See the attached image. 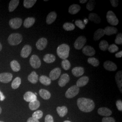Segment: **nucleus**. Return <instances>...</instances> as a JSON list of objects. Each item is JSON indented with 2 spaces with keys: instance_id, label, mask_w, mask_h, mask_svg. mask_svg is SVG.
<instances>
[{
  "instance_id": "nucleus-41",
  "label": "nucleus",
  "mask_w": 122,
  "mask_h": 122,
  "mask_svg": "<svg viewBox=\"0 0 122 122\" xmlns=\"http://www.w3.org/2000/svg\"><path fill=\"white\" fill-rule=\"evenodd\" d=\"M43 116V113L41 110H37L35 112L32 114V118L36 120H38L42 118Z\"/></svg>"
},
{
  "instance_id": "nucleus-44",
  "label": "nucleus",
  "mask_w": 122,
  "mask_h": 122,
  "mask_svg": "<svg viewBox=\"0 0 122 122\" xmlns=\"http://www.w3.org/2000/svg\"><path fill=\"white\" fill-rule=\"evenodd\" d=\"M75 25L81 30H83L85 28V23L81 20H76L75 21Z\"/></svg>"
},
{
  "instance_id": "nucleus-42",
  "label": "nucleus",
  "mask_w": 122,
  "mask_h": 122,
  "mask_svg": "<svg viewBox=\"0 0 122 122\" xmlns=\"http://www.w3.org/2000/svg\"><path fill=\"white\" fill-rule=\"evenodd\" d=\"M71 63L68 60L65 59L61 61V66L65 70H68L71 67Z\"/></svg>"
},
{
  "instance_id": "nucleus-52",
  "label": "nucleus",
  "mask_w": 122,
  "mask_h": 122,
  "mask_svg": "<svg viewBox=\"0 0 122 122\" xmlns=\"http://www.w3.org/2000/svg\"><path fill=\"white\" fill-rule=\"evenodd\" d=\"M0 100H3L5 99L4 96L3 95L2 93L0 91Z\"/></svg>"
},
{
  "instance_id": "nucleus-17",
  "label": "nucleus",
  "mask_w": 122,
  "mask_h": 122,
  "mask_svg": "<svg viewBox=\"0 0 122 122\" xmlns=\"http://www.w3.org/2000/svg\"><path fill=\"white\" fill-rule=\"evenodd\" d=\"M98 113L101 116L108 117L111 115L112 113L109 109L106 107H101L98 110Z\"/></svg>"
},
{
  "instance_id": "nucleus-57",
  "label": "nucleus",
  "mask_w": 122,
  "mask_h": 122,
  "mask_svg": "<svg viewBox=\"0 0 122 122\" xmlns=\"http://www.w3.org/2000/svg\"><path fill=\"white\" fill-rule=\"evenodd\" d=\"M0 122H3V121H0Z\"/></svg>"
},
{
  "instance_id": "nucleus-39",
  "label": "nucleus",
  "mask_w": 122,
  "mask_h": 122,
  "mask_svg": "<svg viewBox=\"0 0 122 122\" xmlns=\"http://www.w3.org/2000/svg\"><path fill=\"white\" fill-rule=\"evenodd\" d=\"M63 28L65 30L72 31L73 30L75 29V26L73 24L67 22L64 24L63 25Z\"/></svg>"
},
{
  "instance_id": "nucleus-53",
  "label": "nucleus",
  "mask_w": 122,
  "mask_h": 122,
  "mask_svg": "<svg viewBox=\"0 0 122 122\" xmlns=\"http://www.w3.org/2000/svg\"><path fill=\"white\" fill-rule=\"evenodd\" d=\"M87 2V0H80V2L81 4H84L85 3Z\"/></svg>"
},
{
  "instance_id": "nucleus-38",
  "label": "nucleus",
  "mask_w": 122,
  "mask_h": 122,
  "mask_svg": "<svg viewBox=\"0 0 122 122\" xmlns=\"http://www.w3.org/2000/svg\"><path fill=\"white\" fill-rule=\"evenodd\" d=\"M109 46V45L108 42L105 40L101 41L99 44V48H100V50L103 51H105L107 50Z\"/></svg>"
},
{
  "instance_id": "nucleus-16",
  "label": "nucleus",
  "mask_w": 122,
  "mask_h": 122,
  "mask_svg": "<svg viewBox=\"0 0 122 122\" xmlns=\"http://www.w3.org/2000/svg\"><path fill=\"white\" fill-rule=\"evenodd\" d=\"M24 99L26 102H30L37 100V96L35 94L31 92H26L24 95Z\"/></svg>"
},
{
  "instance_id": "nucleus-1",
  "label": "nucleus",
  "mask_w": 122,
  "mask_h": 122,
  "mask_svg": "<svg viewBox=\"0 0 122 122\" xmlns=\"http://www.w3.org/2000/svg\"><path fill=\"white\" fill-rule=\"evenodd\" d=\"M77 104L80 110L86 113L92 112L95 107V104L93 100L85 98H79Z\"/></svg>"
},
{
  "instance_id": "nucleus-3",
  "label": "nucleus",
  "mask_w": 122,
  "mask_h": 122,
  "mask_svg": "<svg viewBox=\"0 0 122 122\" xmlns=\"http://www.w3.org/2000/svg\"><path fill=\"white\" fill-rule=\"evenodd\" d=\"M22 36L19 33H13L10 35L8 38L9 44L12 45H17L22 42Z\"/></svg>"
},
{
  "instance_id": "nucleus-37",
  "label": "nucleus",
  "mask_w": 122,
  "mask_h": 122,
  "mask_svg": "<svg viewBox=\"0 0 122 122\" xmlns=\"http://www.w3.org/2000/svg\"><path fill=\"white\" fill-rule=\"evenodd\" d=\"M36 1V0H24V6L26 8H30L33 6Z\"/></svg>"
},
{
  "instance_id": "nucleus-28",
  "label": "nucleus",
  "mask_w": 122,
  "mask_h": 122,
  "mask_svg": "<svg viewBox=\"0 0 122 122\" xmlns=\"http://www.w3.org/2000/svg\"><path fill=\"white\" fill-rule=\"evenodd\" d=\"M35 22V18H27L24 22V26L26 28H29L34 25Z\"/></svg>"
},
{
  "instance_id": "nucleus-35",
  "label": "nucleus",
  "mask_w": 122,
  "mask_h": 122,
  "mask_svg": "<svg viewBox=\"0 0 122 122\" xmlns=\"http://www.w3.org/2000/svg\"><path fill=\"white\" fill-rule=\"evenodd\" d=\"M21 80L20 78L19 77H17L13 80L12 84L11 87L13 89H16L19 88L21 84Z\"/></svg>"
},
{
  "instance_id": "nucleus-32",
  "label": "nucleus",
  "mask_w": 122,
  "mask_h": 122,
  "mask_svg": "<svg viewBox=\"0 0 122 122\" xmlns=\"http://www.w3.org/2000/svg\"><path fill=\"white\" fill-rule=\"evenodd\" d=\"M19 0H12L10 2L9 5V10L10 12H12L17 7L19 4Z\"/></svg>"
},
{
  "instance_id": "nucleus-12",
  "label": "nucleus",
  "mask_w": 122,
  "mask_h": 122,
  "mask_svg": "<svg viewBox=\"0 0 122 122\" xmlns=\"http://www.w3.org/2000/svg\"><path fill=\"white\" fill-rule=\"evenodd\" d=\"M70 81V76L68 74H62L59 80L58 84L60 87L65 86L66 84Z\"/></svg>"
},
{
  "instance_id": "nucleus-49",
  "label": "nucleus",
  "mask_w": 122,
  "mask_h": 122,
  "mask_svg": "<svg viewBox=\"0 0 122 122\" xmlns=\"http://www.w3.org/2000/svg\"><path fill=\"white\" fill-rule=\"evenodd\" d=\"M110 3L113 7H116L118 4V0H110Z\"/></svg>"
},
{
  "instance_id": "nucleus-43",
  "label": "nucleus",
  "mask_w": 122,
  "mask_h": 122,
  "mask_svg": "<svg viewBox=\"0 0 122 122\" xmlns=\"http://www.w3.org/2000/svg\"><path fill=\"white\" fill-rule=\"evenodd\" d=\"M108 50L109 52L111 53H114L117 52L118 51V48L116 45L114 44H112L109 45L108 48Z\"/></svg>"
},
{
  "instance_id": "nucleus-29",
  "label": "nucleus",
  "mask_w": 122,
  "mask_h": 122,
  "mask_svg": "<svg viewBox=\"0 0 122 122\" xmlns=\"http://www.w3.org/2000/svg\"><path fill=\"white\" fill-rule=\"evenodd\" d=\"M39 94L40 96H41L44 100H47L50 98L51 94L48 91L45 89H40L39 90Z\"/></svg>"
},
{
  "instance_id": "nucleus-34",
  "label": "nucleus",
  "mask_w": 122,
  "mask_h": 122,
  "mask_svg": "<svg viewBox=\"0 0 122 122\" xmlns=\"http://www.w3.org/2000/svg\"><path fill=\"white\" fill-rule=\"evenodd\" d=\"M10 64L11 68L14 71L17 72L20 70V66L17 61L13 60L11 61Z\"/></svg>"
},
{
  "instance_id": "nucleus-36",
  "label": "nucleus",
  "mask_w": 122,
  "mask_h": 122,
  "mask_svg": "<svg viewBox=\"0 0 122 122\" xmlns=\"http://www.w3.org/2000/svg\"><path fill=\"white\" fill-rule=\"evenodd\" d=\"M87 62L91 65L95 67H97L100 64V62L98 59H97L95 57H89L88 60H87Z\"/></svg>"
},
{
  "instance_id": "nucleus-50",
  "label": "nucleus",
  "mask_w": 122,
  "mask_h": 122,
  "mask_svg": "<svg viewBox=\"0 0 122 122\" xmlns=\"http://www.w3.org/2000/svg\"><path fill=\"white\" fill-rule=\"evenodd\" d=\"M27 122H39V121L38 120H36L32 117H30L29 118V119L27 120Z\"/></svg>"
},
{
  "instance_id": "nucleus-18",
  "label": "nucleus",
  "mask_w": 122,
  "mask_h": 122,
  "mask_svg": "<svg viewBox=\"0 0 122 122\" xmlns=\"http://www.w3.org/2000/svg\"><path fill=\"white\" fill-rule=\"evenodd\" d=\"M85 72L84 69L82 67H75L72 70V73L75 76L79 77L83 75Z\"/></svg>"
},
{
  "instance_id": "nucleus-11",
  "label": "nucleus",
  "mask_w": 122,
  "mask_h": 122,
  "mask_svg": "<svg viewBox=\"0 0 122 122\" xmlns=\"http://www.w3.org/2000/svg\"><path fill=\"white\" fill-rule=\"evenodd\" d=\"M61 73V70L60 68H55L50 71L49 73V78L52 81L56 80L59 78Z\"/></svg>"
},
{
  "instance_id": "nucleus-9",
  "label": "nucleus",
  "mask_w": 122,
  "mask_h": 122,
  "mask_svg": "<svg viewBox=\"0 0 122 122\" xmlns=\"http://www.w3.org/2000/svg\"><path fill=\"white\" fill-rule=\"evenodd\" d=\"M13 77L12 74L8 72H4L0 74V82L4 83L10 82Z\"/></svg>"
},
{
  "instance_id": "nucleus-14",
  "label": "nucleus",
  "mask_w": 122,
  "mask_h": 122,
  "mask_svg": "<svg viewBox=\"0 0 122 122\" xmlns=\"http://www.w3.org/2000/svg\"><path fill=\"white\" fill-rule=\"evenodd\" d=\"M82 52L87 56H93L96 54L95 49L91 46H85L82 49Z\"/></svg>"
},
{
  "instance_id": "nucleus-46",
  "label": "nucleus",
  "mask_w": 122,
  "mask_h": 122,
  "mask_svg": "<svg viewBox=\"0 0 122 122\" xmlns=\"http://www.w3.org/2000/svg\"><path fill=\"white\" fill-rule=\"evenodd\" d=\"M102 122H115V119L113 118L106 117L103 118L102 120Z\"/></svg>"
},
{
  "instance_id": "nucleus-10",
  "label": "nucleus",
  "mask_w": 122,
  "mask_h": 122,
  "mask_svg": "<svg viewBox=\"0 0 122 122\" xmlns=\"http://www.w3.org/2000/svg\"><path fill=\"white\" fill-rule=\"evenodd\" d=\"M48 44V40L46 38H41L39 39L36 44L37 49L39 50H43L46 48Z\"/></svg>"
},
{
  "instance_id": "nucleus-23",
  "label": "nucleus",
  "mask_w": 122,
  "mask_h": 122,
  "mask_svg": "<svg viewBox=\"0 0 122 122\" xmlns=\"http://www.w3.org/2000/svg\"><path fill=\"white\" fill-rule=\"evenodd\" d=\"M105 35L104 30L102 29H99L96 31L94 34V40L95 41L99 40Z\"/></svg>"
},
{
  "instance_id": "nucleus-33",
  "label": "nucleus",
  "mask_w": 122,
  "mask_h": 122,
  "mask_svg": "<svg viewBox=\"0 0 122 122\" xmlns=\"http://www.w3.org/2000/svg\"><path fill=\"white\" fill-rule=\"evenodd\" d=\"M40 105V102L39 100H36L30 102L29 106L30 109L31 110H35L39 108Z\"/></svg>"
},
{
  "instance_id": "nucleus-20",
  "label": "nucleus",
  "mask_w": 122,
  "mask_h": 122,
  "mask_svg": "<svg viewBox=\"0 0 122 122\" xmlns=\"http://www.w3.org/2000/svg\"><path fill=\"white\" fill-rule=\"evenodd\" d=\"M89 79L88 76H84L79 79L76 82V86L78 87H83L88 83Z\"/></svg>"
},
{
  "instance_id": "nucleus-4",
  "label": "nucleus",
  "mask_w": 122,
  "mask_h": 122,
  "mask_svg": "<svg viewBox=\"0 0 122 122\" xmlns=\"http://www.w3.org/2000/svg\"><path fill=\"white\" fill-rule=\"evenodd\" d=\"M106 19L108 22L113 26L117 25L119 21L115 14L112 10H109L106 14Z\"/></svg>"
},
{
  "instance_id": "nucleus-51",
  "label": "nucleus",
  "mask_w": 122,
  "mask_h": 122,
  "mask_svg": "<svg viewBox=\"0 0 122 122\" xmlns=\"http://www.w3.org/2000/svg\"><path fill=\"white\" fill-rule=\"evenodd\" d=\"M115 57H117V58H120V57H122V51H120V52H117L115 54Z\"/></svg>"
},
{
  "instance_id": "nucleus-26",
  "label": "nucleus",
  "mask_w": 122,
  "mask_h": 122,
  "mask_svg": "<svg viewBox=\"0 0 122 122\" xmlns=\"http://www.w3.org/2000/svg\"><path fill=\"white\" fill-rule=\"evenodd\" d=\"M28 81L33 84L37 83L39 80V76L35 71H32L30 74L28 76Z\"/></svg>"
},
{
  "instance_id": "nucleus-47",
  "label": "nucleus",
  "mask_w": 122,
  "mask_h": 122,
  "mask_svg": "<svg viewBox=\"0 0 122 122\" xmlns=\"http://www.w3.org/2000/svg\"><path fill=\"white\" fill-rule=\"evenodd\" d=\"M45 122H54L52 116L49 114L46 115L45 118Z\"/></svg>"
},
{
  "instance_id": "nucleus-48",
  "label": "nucleus",
  "mask_w": 122,
  "mask_h": 122,
  "mask_svg": "<svg viewBox=\"0 0 122 122\" xmlns=\"http://www.w3.org/2000/svg\"><path fill=\"white\" fill-rule=\"evenodd\" d=\"M116 106L118 108V110L122 111V101L121 100H118L116 103Z\"/></svg>"
},
{
  "instance_id": "nucleus-6",
  "label": "nucleus",
  "mask_w": 122,
  "mask_h": 122,
  "mask_svg": "<svg viewBox=\"0 0 122 122\" xmlns=\"http://www.w3.org/2000/svg\"><path fill=\"white\" fill-rule=\"evenodd\" d=\"M86 42V38L83 36H81L75 41L74 43V47L76 49L80 50L83 48Z\"/></svg>"
},
{
  "instance_id": "nucleus-7",
  "label": "nucleus",
  "mask_w": 122,
  "mask_h": 122,
  "mask_svg": "<svg viewBox=\"0 0 122 122\" xmlns=\"http://www.w3.org/2000/svg\"><path fill=\"white\" fill-rule=\"evenodd\" d=\"M30 62L31 66L35 69L39 68L41 65L39 57L36 55H33L31 57Z\"/></svg>"
},
{
  "instance_id": "nucleus-55",
  "label": "nucleus",
  "mask_w": 122,
  "mask_h": 122,
  "mask_svg": "<svg viewBox=\"0 0 122 122\" xmlns=\"http://www.w3.org/2000/svg\"><path fill=\"white\" fill-rule=\"evenodd\" d=\"M1 111H2V109H1V107H0V113H1Z\"/></svg>"
},
{
  "instance_id": "nucleus-45",
  "label": "nucleus",
  "mask_w": 122,
  "mask_h": 122,
  "mask_svg": "<svg viewBox=\"0 0 122 122\" xmlns=\"http://www.w3.org/2000/svg\"><path fill=\"white\" fill-rule=\"evenodd\" d=\"M115 43L117 44H122V33H119L117 35L115 39Z\"/></svg>"
},
{
  "instance_id": "nucleus-15",
  "label": "nucleus",
  "mask_w": 122,
  "mask_h": 122,
  "mask_svg": "<svg viewBox=\"0 0 122 122\" xmlns=\"http://www.w3.org/2000/svg\"><path fill=\"white\" fill-rule=\"evenodd\" d=\"M32 48L29 45H26L23 47L20 52V55L23 58H27L30 54Z\"/></svg>"
},
{
  "instance_id": "nucleus-13",
  "label": "nucleus",
  "mask_w": 122,
  "mask_h": 122,
  "mask_svg": "<svg viewBox=\"0 0 122 122\" xmlns=\"http://www.w3.org/2000/svg\"><path fill=\"white\" fill-rule=\"evenodd\" d=\"M103 66L105 69L109 71H115L118 68L114 62L110 61H105Z\"/></svg>"
},
{
  "instance_id": "nucleus-24",
  "label": "nucleus",
  "mask_w": 122,
  "mask_h": 122,
  "mask_svg": "<svg viewBox=\"0 0 122 122\" xmlns=\"http://www.w3.org/2000/svg\"><path fill=\"white\" fill-rule=\"evenodd\" d=\"M104 31L105 35L109 36L116 34L118 32V29L114 27L107 26L105 28Z\"/></svg>"
},
{
  "instance_id": "nucleus-25",
  "label": "nucleus",
  "mask_w": 122,
  "mask_h": 122,
  "mask_svg": "<svg viewBox=\"0 0 122 122\" xmlns=\"http://www.w3.org/2000/svg\"><path fill=\"white\" fill-rule=\"evenodd\" d=\"M89 19L96 24H100L101 21L100 17L96 13H90L89 15Z\"/></svg>"
},
{
  "instance_id": "nucleus-40",
  "label": "nucleus",
  "mask_w": 122,
  "mask_h": 122,
  "mask_svg": "<svg viewBox=\"0 0 122 122\" xmlns=\"http://www.w3.org/2000/svg\"><path fill=\"white\" fill-rule=\"evenodd\" d=\"M95 5H96V1L93 0H90L86 5V9L92 11L95 7Z\"/></svg>"
},
{
  "instance_id": "nucleus-8",
  "label": "nucleus",
  "mask_w": 122,
  "mask_h": 122,
  "mask_svg": "<svg viewBox=\"0 0 122 122\" xmlns=\"http://www.w3.org/2000/svg\"><path fill=\"white\" fill-rule=\"evenodd\" d=\"M22 24V20L20 18H15L11 19L9 21V25L13 29H17L20 27Z\"/></svg>"
},
{
  "instance_id": "nucleus-30",
  "label": "nucleus",
  "mask_w": 122,
  "mask_h": 122,
  "mask_svg": "<svg viewBox=\"0 0 122 122\" xmlns=\"http://www.w3.org/2000/svg\"><path fill=\"white\" fill-rule=\"evenodd\" d=\"M56 60V57L52 54H47L44 55L43 60L47 63H51Z\"/></svg>"
},
{
  "instance_id": "nucleus-5",
  "label": "nucleus",
  "mask_w": 122,
  "mask_h": 122,
  "mask_svg": "<svg viewBox=\"0 0 122 122\" xmlns=\"http://www.w3.org/2000/svg\"><path fill=\"white\" fill-rule=\"evenodd\" d=\"M80 88L76 85H74L69 88L65 93V96L67 98L71 99L76 96L79 92Z\"/></svg>"
},
{
  "instance_id": "nucleus-21",
  "label": "nucleus",
  "mask_w": 122,
  "mask_h": 122,
  "mask_svg": "<svg viewBox=\"0 0 122 122\" xmlns=\"http://www.w3.org/2000/svg\"><path fill=\"white\" fill-rule=\"evenodd\" d=\"M115 80L118 87L120 91L122 92V71H119L117 72L115 75Z\"/></svg>"
},
{
  "instance_id": "nucleus-54",
  "label": "nucleus",
  "mask_w": 122,
  "mask_h": 122,
  "mask_svg": "<svg viewBox=\"0 0 122 122\" xmlns=\"http://www.w3.org/2000/svg\"><path fill=\"white\" fill-rule=\"evenodd\" d=\"M2 46L1 44L0 43V51L2 50Z\"/></svg>"
},
{
  "instance_id": "nucleus-31",
  "label": "nucleus",
  "mask_w": 122,
  "mask_h": 122,
  "mask_svg": "<svg viewBox=\"0 0 122 122\" xmlns=\"http://www.w3.org/2000/svg\"><path fill=\"white\" fill-rule=\"evenodd\" d=\"M39 81L45 86H49L51 84V79L46 76H41L39 77Z\"/></svg>"
},
{
  "instance_id": "nucleus-56",
  "label": "nucleus",
  "mask_w": 122,
  "mask_h": 122,
  "mask_svg": "<svg viewBox=\"0 0 122 122\" xmlns=\"http://www.w3.org/2000/svg\"><path fill=\"white\" fill-rule=\"evenodd\" d=\"M63 122H70V121H68V120H66V121H64Z\"/></svg>"
},
{
  "instance_id": "nucleus-2",
  "label": "nucleus",
  "mask_w": 122,
  "mask_h": 122,
  "mask_svg": "<svg viewBox=\"0 0 122 122\" xmlns=\"http://www.w3.org/2000/svg\"><path fill=\"white\" fill-rule=\"evenodd\" d=\"M70 47L66 44H62L59 45L57 49V53L60 58L65 60L69 56Z\"/></svg>"
},
{
  "instance_id": "nucleus-27",
  "label": "nucleus",
  "mask_w": 122,
  "mask_h": 122,
  "mask_svg": "<svg viewBox=\"0 0 122 122\" xmlns=\"http://www.w3.org/2000/svg\"><path fill=\"white\" fill-rule=\"evenodd\" d=\"M57 113L60 117H64L68 112L67 108L65 106H63L61 107H57Z\"/></svg>"
},
{
  "instance_id": "nucleus-19",
  "label": "nucleus",
  "mask_w": 122,
  "mask_h": 122,
  "mask_svg": "<svg viewBox=\"0 0 122 122\" xmlns=\"http://www.w3.org/2000/svg\"><path fill=\"white\" fill-rule=\"evenodd\" d=\"M57 14L55 11H52L49 13L46 18V23L48 25L52 24L54 22L57 18Z\"/></svg>"
},
{
  "instance_id": "nucleus-22",
  "label": "nucleus",
  "mask_w": 122,
  "mask_h": 122,
  "mask_svg": "<svg viewBox=\"0 0 122 122\" xmlns=\"http://www.w3.org/2000/svg\"><path fill=\"white\" fill-rule=\"evenodd\" d=\"M81 7L80 5L77 4H72L70 5L68 9V12L70 14L75 15L78 13L81 10Z\"/></svg>"
}]
</instances>
